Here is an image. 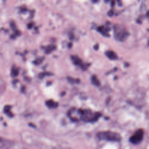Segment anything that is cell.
Returning <instances> with one entry per match:
<instances>
[{
    "label": "cell",
    "instance_id": "cell-1",
    "mask_svg": "<svg viewBox=\"0 0 149 149\" xmlns=\"http://www.w3.org/2000/svg\"><path fill=\"white\" fill-rule=\"evenodd\" d=\"M97 138L100 140L119 142L121 140L120 135L116 132L107 130L100 132L97 134Z\"/></svg>",
    "mask_w": 149,
    "mask_h": 149
},
{
    "label": "cell",
    "instance_id": "cell-2",
    "mask_svg": "<svg viewBox=\"0 0 149 149\" xmlns=\"http://www.w3.org/2000/svg\"><path fill=\"white\" fill-rule=\"evenodd\" d=\"M113 28L115 37L119 41H123L129 34L126 29L120 24H115Z\"/></svg>",
    "mask_w": 149,
    "mask_h": 149
},
{
    "label": "cell",
    "instance_id": "cell-3",
    "mask_svg": "<svg viewBox=\"0 0 149 149\" xmlns=\"http://www.w3.org/2000/svg\"><path fill=\"white\" fill-rule=\"evenodd\" d=\"M144 132L142 129L137 130L133 135H132L130 138V141L134 144H139L143 138Z\"/></svg>",
    "mask_w": 149,
    "mask_h": 149
},
{
    "label": "cell",
    "instance_id": "cell-4",
    "mask_svg": "<svg viewBox=\"0 0 149 149\" xmlns=\"http://www.w3.org/2000/svg\"><path fill=\"white\" fill-rule=\"evenodd\" d=\"M71 58L73 62V63L76 65H79L81 67V68L83 70H85L87 69V65H85V64H84L82 62V61L81 60V59H80L78 56H76V55H72L71 56Z\"/></svg>",
    "mask_w": 149,
    "mask_h": 149
},
{
    "label": "cell",
    "instance_id": "cell-5",
    "mask_svg": "<svg viewBox=\"0 0 149 149\" xmlns=\"http://www.w3.org/2000/svg\"><path fill=\"white\" fill-rule=\"evenodd\" d=\"M105 54L107 55V56L110 59H112V60H115V59H116L118 58V56H117V55L116 54V53L113 51H106L105 52Z\"/></svg>",
    "mask_w": 149,
    "mask_h": 149
},
{
    "label": "cell",
    "instance_id": "cell-6",
    "mask_svg": "<svg viewBox=\"0 0 149 149\" xmlns=\"http://www.w3.org/2000/svg\"><path fill=\"white\" fill-rule=\"evenodd\" d=\"M97 30H98L101 34H102L104 36H109V34H108V31H107V29L104 26H99L97 28Z\"/></svg>",
    "mask_w": 149,
    "mask_h": 149
},
{
    "label": "cell",
    "instance_id": "cell-7",
    "mask_svg": "<svg viewBox=\"0 0 149 149\" xmlns=\"http://www.w3.org/2000/svg\"><path fill=\"white\" fill-rule=\"evenodd\" d=\"M46 105L49 107V108H56L58 104L56 102L52 100H49L45 102Z\"/></svg>",
    "mask_w": 149,
    "mask_h": 149
},
{
    "label": "cell",
    "instance_id": "cell-8",
    "mask_svg": "<svg viewBox=\"0 0 149 149\" xmlns=\"http://www.w3.org/2000/svg\"><path fill=\"white\" fill-rule=\"evenodd\" d=\"M10 106L9 105H6L4 107V113H5L8 116H9V117H12L13 116V113L10 112Z\"/></svg>",
    "mask_w": 149,
    "mask_h": 149
},
{
    "label": "cell",
    "instance_id": "cell-9",
    "mask_svg": "<svg viewBox=\"0 0 149 149\" xmlns=\"http://www.w3.org/2000/svg\"><path fill=\"white\" fill-rule=\"evenodd\" d=\"M91 82L92 83L96 86H99L100 84V81L98 80L97 76L95 75H93L91 76Z\"/></svg>",
    "mask_w": 149,
    "mask_h": 149
},
{
    "label": "cell",
    "instance_id": "cell-10",
    "mask_svg": "<svg viewBox=\"0 0 149 149\" xmlns=\"http://www.w3.org/2000/svg\"><path fill=\"white\" fill-rule=\"evenodd\" d=\"M55 48H56V47H55V45H49L47 46V47H46V48H45V53H47V54L50 53V52H52L54 49H55Z\"/></svg>",
    "mask_w": 149,
    "mask_h": 149
},
{
    "label": "cell",
    "instance_id": "cell-11",
    "mask_svg": "<svg viewBox=\"0 0 149 149\" xmlns=\"http://www.w3.org/2000/svg\"><path fill=\"white\" fill-rule=\"evenodd\" d=\"M18 73H19V71L17 68H16L15 67H14V68H12V72H11V74L12 76H17Z\"/></svg>",
    "mask_w": 149,
    "mask_h": 149
},
{
    "label": "cell",
    "instance_id": "cell-12",
    "mask_svg": "<svg viewBox=\"0 0 149 149\" xmlns=\"http://www.w3.org/2000/svg\"><path fill=\"white\" fill-rule=\"evenodd\" d=\"M51 75H52V74L50 72H42L38 74V77L41 79V78H43L45 76H51Z\"/></svg>",
    "mask_w": 149,
    "mask_h": 149
},
{
    "label": "cell",
    "instance_id": "cell-13",
    "mask_svg": "<svg viewBox=\"0 0 149 149\" xmlns=\"http://www.w3.org/2000/svg\"><path fill=\"white\" fill-rule=\"evenodd\" d=\"M44 58V57H41V58H38V59H36L35 61H34L33 63H34V64L38 65V64H40L41 62H42V59H43Z\"/></svg>",
    "mask_w": 149,
    "mask_h": 149
},
{
    "label": "cell",
    "instance_id": "cell-14",
    "mask_svg": "<svg viewBox=\"0 0 149 149\" xmlns=\"http://www.w3.org/2000/svg\"><path fill=\"white\" fill-rule=\"evenodd\" d=\"M113 10H109V11L108 12V14H107V15H108L109 16H112L113 15Z\"/></svg>",
    "mask_w": 149,
    "mask_h": 149
},
{
    "label": "cell",
    "instance_id": "cell-15",
    "mask_svg": "<svg viewBox=\"0 0 149 149\" xmlns=\"http://www.w3.org/2000/svg\"><path fill=\"white\" fill-rule=\"evenodd\" d=\"M94 48L95 50H97L98 48V44H95V45L94 46Z\"/></svg>",
    "mask_w": 149,
    "mask_h": 149
},
{
    "label": "cell",
    "instance_id": "cell-16",
    "mask_svg": "<svg viewBox=\"0 0 149 149\" xmlns=\"http://www.w3.org/2000/svg\"><path fill=\"white\" fill-rule=\"evenodd\" d=\"M32 23H30V24H29L28 25H27V27L29 28V29H30L31 27H32V26H33V24H31Z\"/></svg>",
    "mask_w": 149,
    "mask_h": 149
},
{
    "label": "cell",
    "instance_id": "cell-17",
    "mask_svg": "<svg viewBox=\"0 0 149 149\" xmlns=\"http://www.w3.org/2000/svg\"><path fill=\"white\" fill-rule=\"evenodd\" d=\"M114 3H115V1H112L111 2V6H114Z\"/></svg>",
    "mask_w": 149,
    "mask_h": 149
}]
</instances>
